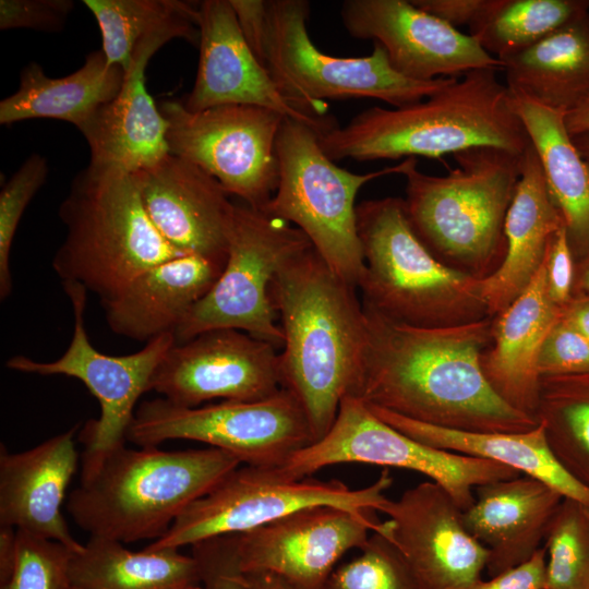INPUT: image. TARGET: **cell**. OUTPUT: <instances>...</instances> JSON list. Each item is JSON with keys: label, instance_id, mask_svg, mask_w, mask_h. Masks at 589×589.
<instances>
[{"label": "cell", "instance_id": "1", "mask_svg": "<svg viewBox=\"0 0 589 589\" xmlns=\"http://www.w3.org/2000/svg\"><path fill=\"white\" fill-rule=\"evenodd\" d=\"M362 305L368 342L354 397L452 430L518 433L538 425L536 419L506 404L482 372L480 359L492 341L493 317L423 328Z\"/></svg>", "mask_w": 589, "mask_h": 589}, {"label": "cell", "instance_id": "2", "mask_svg": "<svg viewBox=\"0 0 589 589\" xmlns=\"http://www.w3.org/2000/svg\"><path fill=\"white\" fill-rule=\"evenodd\" d=\"M356 290L313 245L287 261L269 287L284 335L281 387L302 406L313 443L330 430L341 400L360 386L368 325Z\"/></svg>", "mask_w": 589, "mask_h": 589}, {"label": "cell", "instance_id": "3", "mask_svg": "<svg viewBox=\"0 0 589 589\" xmlns=\"http://www.w3.org/2000/svg\"><path fill=\"white\" fill-rule=\"evenodd\" d=\"M497 70L469 71L412 105L371 107L318 135L320 145L334 161L438 158L474 147L522 155L531 142Z\"/></svg>", "mask_w": 589, "mask_h": 589}, {"label": "cell", "instance_id": "4", "mask_svg": "<svg viewBox=\"0 0 589 589\" xmlns=\"http://www.w3.org/2000/svg\"><path fill=\"white\" fill-rule=\"evenodd\" d=\"M240 465L236 457L215 447L163 450L124 445L80 482L70 493L67 508L91 537L122 543L155 541L189 505Z\"/></svg>", "mask_w": 589, "mask_h": 589}, {"label": "cell", "instance_id": "5", "mask_svg": "<svg viewBox=\"0 0 589 589\" xmlns=\"http://www.w3.org/2000/svg\"><path fill=\"white\" fill-rule=\"evenodd\" d=\"M453 156L457 167L445 176L425 175L411 159L401 173L405 208L414 232L441 263L482 280L505 256V220L521 155L474 147Z\"/></svg>", "mask_w": 589, "mask_h": 589}, {"label": "cell", "instance_id": "6", "mask_svg": "<svg viewBox=\"0 0 589 589\" xmlns=\"http://www.w3.org/2000/svg\"><path fill=\"white\" fill-rule=\"evenodd\" d=\"M58 215L65 237L52 259L62 284L104 302L146 269L183 255L151 221L133 173L89 163L73 178Z\"/></svg>", "mask_w": 589, "mask_h": 589}, {"label": "cell", "instance_id": "7", "mask_svg": "<svg viewBox=\"0 0 589 589\" xmlns=\"http://www.w3.org/2000/svg\"><path fill=\"white\" fill-rule=\"evenodd\" d=\"M364 256L362 303L407 325L436 328L491 317L481 280L441 263L414 232L404 199L357 205Z\"/></svg>", "mask_w": 589, "mask_h": 589}, {"label": "cell", "instance_id": "8", "mask_svg": "<svg viewBox=\"0 0 589 589\" xmlns=\"http://www.w3.org/2000/svg\"><path fill=\"white\" fill-rule=\"evenodd\" d=\"M278 183L261 211L300 229L330 269L354 288L365 264L357 226L356 196L365 183L402 173L411 159L358 175L340 168L311 127L285 118L277 136Z\"/></svg>", "mask_w": 589, "mask_h": 589}, {"label": "cell", "instance_id": "9", "mask_svg": "<svg viewBox=\"0 0 589 589\" xmlns=\"http://www.w3.org/2000/svg\"><path fill=\"white\" fill-rule=\"evenodd\" d=\"M310 3L267 0L263 63L281 89L308 111L330 117L326 100L375 98L405 107L437 93L456 77L418 81L395 70L377 43L366 57H335L309 36Z\"/></svg>", "mask_w": 589, "mask_h": 589}, {"label": "cell", "instance_id": "10", "mask_svg": "<svg viewBox=\"0 0 589 589\" xmlns=\"http://www.w3.org/2000/svg\"><path fill=\"white\" fill-rule=\"evenodd\" d=\"M392 484L387 470L369 486L352 490L338 480L292 478L279 467L239 466L189 505L166 534L145 549H180L211 538L244 533L315 506L373 514L387 498L385 492Z\"/></svg>", "mask_w": 589, "mask_h": 589}, {"label": "cell", "instance_id": "11", "mask_svg": "<svg viewBox=\"0 0 589 589\" xmlns=\"http://www.w3.org/2000/svg\"><path fill=\"white\" fill-rule=\"evenodd\" d=\"M170 440L201 442L221 449L240 464L280 467L313 444L306 414L286 388L254 401L223 400L203 407L176 406L164 398L142 402L127 432L140 447Z\"/></svg>", "mask_w": 589, "mask_h": 589}, {"label": "cell", "instance_id": "12", "mask_svg": "<svg viewBox=\"0 0 589 589\" xmlns=\"http://www.w3.org/2000/svg\"><path fill=\"white\" fill-rule=\"evenodd\" d=\"M310 247L308 237L288 221L236 205L221 274L176 330V342L212 329L233 328L283 347L269 287L280 267Z\"/></svg>", "mask_w": 589, "mask_h": 589}, {"label": "cell", "instance_id": "13", "mask_svg": "<svg viewBox=\"0 0 589 589\" xmlns=\"http://www.w3.org/2000/svg\"><path fill=\"white\" fill-rule=\"evenodd\" d=\"M346 462L422 473L444 488L462 512L473 504L477 486L521 476L498 462L423 444L381 420L354 396L341 400L325 436L294 453L279 469L292 478H305L324 467Z\"/></svg>", "mask_w": 589, "mask_h": 589}, {"label": "cell", "instance_id": "14", "mask_svg": "<svg viewBox=\"0 0 589 589\" xmlns=\"http://www.w3.org/2000/svg\"><path fill=\"white\" fill-rule=\"evenodd\" d=\"M72 304L74 329L67 350L57 360L37 361L24 354L5 362L12 371L38 375H64L80 380L97 399L98 419L91 420L82 433L81 481L88 479L104 459L124 446L139 398L149 390L151 381L169 349L173 334H165L136 352L110 356L89 341L85 327L87 290L77 284H62Z\"/></svg>", "mask_w": 589, "mask_h": 589}, {"label": "cell", "instance_id": "15", "mask_svg": "<svg viewBox=\"0 0 589 589\" xmlns=\"http://www.w3.org/2000/svg\"><path fill=\"white\" fill-rule=\"evenodd\" d=\"M169 152L215 178L228 194L263 209L278 183L276 142L284 117L254 106L226 105L191 111L164 100Z\"/></svg>", "mask_w": 589, "mask_h": 589}, {"label": "cell", "instance_id": "16", "mask_svg": "<svg viewBox=\"0 0 589 589\" xmlns=\"http://www.w3.org/2000/svg\"><path fill=\"white\" fill-rule=\"evenodd\" d=\"M275 349L242 330H207L169 349L149 390L189 408L212 399L261 400L281 388Z\"/></svg>", "mask_w": 589, "mask_h": 589}, {"label": "cell", "instance_id": "17", "mask_svg": "<svg viewBox=\"0 0 589 589\" xmlns=\"http://www.w3.org/2000/svg\"><path fill=\"white\" fill-rule=\"evenodd\" d=\"M380 520L373 514L334 506L297 510L271 524L236 534L243 574L267 573L292 589H321L337 561L361 549Z\"/></svg>", "mask_w": 589, "mask_h": 589}, {"label": "cell", "instance_id": "18", "mask_svg": "<svg viewBox=\"0 0 589 589\" xmlns=\"http://www.w3.org/2000/svg\"><path fill=\"white\" fill-rule=\"evenodd\" d=\"M388 516L377 529L398 549L422 589H454L481 578L489 551L466 529L462 510L433 481L386 498L377 508Z\"/></svg>", "mask_w": 589, "mask_h": 589}, {"label": "cell", "instance_id": "19", "mask_svg": "<svg viewBox=\"0 0 589 589\" xmlns=\"http://www.w3.org/2000/svg\"><path fill=\"white\" fill-rule=\"evenodd\" d=\"M199 64L191 92L181 99L191 111L245 105L275 111L314 129L318 135L337 127L290 98L253 53L229 0L197 2Z\"/></svg>", "mask_w": 589, "mask_h": 589}, {"label": "cell", "instance_id": "20", "mask_svg": "<svg viewBox=\"0 0 589 589\" xmlns=\"http://www.w3.org/2000/svg\"><path fill=\"white\" fill-rule=\"evenodd\" d=\"M340 17L357 39L373 40L402 75L431 81L483 68L502 69L471 36L406 0H346Z\"/></svg>", "mask_w": 589, "mask_h": 589}, {"label": "cell", "instance_id": "21", "mask_svg": "<svg viewBox=\"0 0 589 589\" xmlns=\"http://www.w3.org/2000/svg\"><path fill=\"white\" fill-rule=\"evenodd\" d=\"M196 9L197 3L193 12L153 31L136 45L118 95L80 130L89 147V163L134 173L170 153L168 123L146 88L145 71L151 58L172 39L199 45Z\"/></svg>", "mask_w": 589, "mask_h": 589}, {"label": "cell", "instance_id": "22", "mask_svg": "<svg viewBox=\"0 0 589 589\" xmlns=\"http://www.w3.org/2000/svg\"><path fill=\"white\" fill-rule=\"evenodd\" d=\"M133 177L151 221L167 242L181 253L226 262L236 205L215 178L170 153Z\"/></svg>", "mask_w": 589, "mask_h": 589}, {"label": "cell", "instance_id": "23", "mask_svg": "<svg viewBox=\"0 0 589 589\" xmlns=\"http://www.w3.org/2000/svg\"><path fill=\"white\" fill-rule=\"evenodd\" d=\"M77 425L23 452L0 447V526L58 541L74 552L83 549L61 512L77 470L74 436Z\"/></svg>", "mask_w": 589, "mask_h": 589}, {"label": "cell", "instance_id": "24", "mask_svg": "<svg viewBox=\"0 0 589 589\" xmlns=\"http://www.w3.org/2000/svg\"><path fill=\"white\" fill-rule=\"evenodd\" d=\"M473 504L462 512L467 531L489 551L490 577L529 560L544 540L564 496L522 474L474 489Z\"/></svg>", "mask_w": 589, "mask_h": 589}, {"label": "cell", "instance_id": "25", "mask_svg": "<svg viewBox=\"0 0 589 589\" xmlns=\"http://www.w3.org/2000/svg\"><path fill=\"white\" fill-rule=\"evenodd\" d=\"M224 265L202 255L183 254L146 269L101 302L109 328L146 342L165 334L175 335L212 289Z\"/></svg>", "mask_w": 589, "mask_h": 589}, {"label": "cell", "instance_id": "26", "mask_svg": "<svg viewBox=\"0 0 589 589\" xmlns=\"http://www.w3.org/2000/svg\"><path fill=\"white\" fill-rule=\"evenodd\" d=\"M561 314L562 310L548 294L543 261L528 287L493 317L492 341L480 359L493 390L510 407L533 419L541 380L540 349Z\"/></svg>", "mask_w": 589, "mask_h": 589}, {"label": "cell", "instance_id": "27", "mask_svg": "<svg viewBox=\"0 0 589 589\" xmlns=\"http://www.w3.org/2000/svg\"><path fill=\"white\" fill-rule=\"evenodd\" d=\"M564 226L532 144L521 155V170L505 220V256L481 280L491 317L504 311L540 269L553 235Z\"/></svg>", "mask_w": 589, "mask_h": 589}, {"label": "cell", "instance_id": "28", "mask_svg": "<svg viewBox=\"0 0 589 589\" xmlns=\"http://www.w3.org/2000/svg\"><path fill=\"white\" fill-rule=\"evenodd\" d=\"M124 70L109 64L101 49L89 52L84 63L62 77L48 76L37 62L26 64L15 93L0 101V123L55 119L81 130L118 95Z\"/></svg>", "mask_w": 589, "mask_h": 589}, {"label": "cell", "instance_id": "29", "mask_svg": "<svg viewBox=\"0 0 589 589\" xmlns=\"http://www.w3.org/2000/svg\"><path fill=\"white\" fill-rule=\"evenodd\" d=\"M368 406L381 420L423 444L505 465L521 474L543 481L564 497L589 507V489L560 465L548 446L540 423L532 430L518 433L469 432L419 422L383 408Z\"/></svg>", "mask_w": 589, "mask_h": 589}, {"label": "cell", "instance_id": "30", "mask_svg": "<svg viewBox=\"0 0 589 589\" xmlns=\"http://www.w3.org/2000/svg\"><path fill=\"white\" fill-rule=\"evenodd\" d=\"M542 167L549 194L558 209L575 262L589 255V164L565 125V113L512 93Z\"/></svg>", "mask_w": 589, "mask_h": 589}, {"label": "cell", "instance_id": "31", "mask_svg": "<svg viewBox=\"0 0 589 589\" xmlns=\"http://www.w3.org/2000/svg\"><path fill=\"white\" fill-rule=\"evenodd\" d=\"M500 61L512 93L568 113L589 98V13Z\"/></svg>", "mask_w": 589, "mask_h": 589}, {"label": "cell", "instance_id": "32", "mask_svg": "<svg viewBox=\"0 0 589 589\" xmlns=\"http://www.w3.org/2000/svg\"><path fill=\"white\" fill-rule=\"evenodd\" d=\"M69 581L82 589H187L201 585L193 556L179 549L131 551L122 542L91 537L74 552Z\"/></svg>", "mask_w": 589, "mask_h": 589}, {"label": "cell", "instance_id": "33", "mask_svg": "<svg viewBox=\"0 0 589 589\" xmlns=\"http://www.w3.org/2000/svg\"><path fill=\"white\" fill-rule=\"evenodd\" d=\"M534 418L560 465L589 489V373L541 377Z\"/></svg>", "mask_w": 589, "mask_h": 589}, {"label": "cell", "instance_id": "34", "mask_svg": "<svg viewBox=\"0 0 589 589\" xmlns=\"http://www.w3.org/2000/svg\"><path fill=\"white\" fill-rule=\"evenodd\" d=\"M587 13L589 0H490L469 28L486 52L502 60Z\"/></svg>", "mask_w": 589, "mask_h": 589}, {"label": "cell", "instance_id": "35", "mask_svg": "<svg viewBox=\"0 0 589 589\" xmlns=\"http://www.w3.org/2000/svg\"><path fill=\"white\" fill-rule=\"evenodd\" d=\"M83 3L98 24L100 49L108 63L121 67L124 72L141 39L196 8V2L180 0H84Z\"/></svg>", "mask_w": 589, "mask_h": 589}, {"label": "cell", "instance_id": "36", "mask_svg": "<svg viewBox=\"0 0 589 589\" xmlns=\"http://www.w3.org/2000/svg\"><path fill=\"white\" fill-rule=\"evenodd\" d=\"M544 540L545 589H589V507L564 497Z\"/></svg>", "mask_w": 589, "mask_h": 589}, {"label": "cell", "instance_id": "37", "mask_svg": "<svg viewBox=\"0 0 589 589\" xmlns=\"http://www.w3.org/2000/svg\"><path fill=\"white\" fill-rule=\"evenodd\" d=\"M321 589H422L396 545L373 531L361 554L329 575Z\"/></svg>", "mask_w": 589, "mask_h": 589}, {"label": "cell", "instance_id": "38", "mask_svg": "<svg viewBox=\"0 0 589 589\" xmlns=\"http://www.w3.org/2000/svg\"><path fill=\"white\" fill-rule=\"evenodd\" d=\"M49 166L38 153L31 154L0 192V298L7 299L13 289L10 253L20 220L36 193L47 180Z\"/></svg>", "mask_w": 589, "mask_h": 589}, {"label": "cell", "instance_id": "39", "mask_svg": "<svg viewBox=\"0 0 589 589\" xmlns=\"http://www.w3.org/2000/svg\"><path fill=\"white\" fill-rule=\"evenodd\" d=\"M538 371L541 377L589 373V342L562 314L541 346Z\"/></svg>", "mask_w": 589, "mask_h": 589}, {"label": "cell", "instance_id": "40", "mask_svg": "<svg viewBox=\"0 0 589 589\" xmlns=\"http://www.w3.org/2000/svg\"><path fill=\"white\" fill-rule=\"evenodd\" d=\"M203 589H248L239 567L236 536L211 538L192 545Z\"/></svg>", "mask_w": 589, "mask_h": 589}, {"label": "cell", "instance_id": "41", "mask_svg": "<svg viewBox=\"0 0 589 589\" xmlns=\"http://www.w3.org/2000/svg\"><path fill=\"white\" fill-rule=\"evenodd\" d=\"M73 9L72 0H1L0 29L57 33L64 28Z\"/></svg>", "mask_w": 589, "mask_h": 589}, {"label": "cell", "instance_id": "42", "mask_svg": "<svg viewBox=\"0 0 589 589\" xmlns=\"http://www.w3.org/2000/svg\"><path fill=\"white\" fill-rule=\"evenodd\" d=\"M545 283L550 300L563 310L574 296L576 262L565 227L552 237L544 257Z\"/></svg>", "mask_w": 589, "mask_h": 589}, {"label": "cell", "instance_id": "43", "mask_svg": "<svg viewBox=\"0 0 589 589\" xmlns=\"http://www.w3.org/2000/svg\"><path fill=\"white\" fill-rule=\"evenodd\" d=\"M546 548L541 546L529 560L492 576L454 589H545Z\"/></svg>", "mask_w": 589, "mask_h": 589}, {"label": "cell", "instance_id": "44", "mask_svg": "<svg viewBox=\"0 0 589 589\" xmlns=\"http://www.w3.org/2000/svg\"><path fill=\"white\" fill-rule=\"evenodd\" d=\"M236 13L238 25L249 47L263 63L266 33V0H229ZM265 67V65H264Z\"/></svg>", "mask_w": 589, "mask_h": 589}, {"label": "cell", "instance_id": "45", "mask_svg": "<svg viewBox=\"0 0 589 589\" xmlns=\"http://www.w3.org/2000/svg\"><path fill=\"white\" fill-rule=\"evenodd\" d=\"M411 2L455 28L460 25L470 27L490 4V0H411Z\"/></svg>", "mask_w": 589, "mask_h": 589}, {"label": "cell", "instance_id": "46", "mask_svg": "<svg viewBox=\"0 0 589 589\" xmlns=\"http://www.w3.org/2000/svg\"><path fill=\"white\" fill-rule=\"evenodd\" d=\"M562 317L589 342V294L574 293L562 310Z\"/></svg>", "mask_w": 589, "mask_h": 589}, {"label": "cell", "instance_id": "47", "mask_svg": "<svg viewBox=\"0 0 589 589\" xmlns=\"http://www.w3.org/2000/svg\"><path fill=\"white\" fill-rule=\"evenodd\" d=\"M16 529L1 526L0 529V586L4 585L14 567Z\"/></svg>", "mask_w": 589, "mask_h": 589}, {"label": "cell", "instance_id": "48", "mask_svg": "<svg viewBox=\"0 0 589 589\" xmlns=\"http://www.w3.org/2000/svg\"><path fill=\"white\" fill-rule=\"evenodd\" d=\"M570 136L589 131V98L564 117Z\"/></svg>", "mask_w": 589, "mask_h": 589}, {"label": "cell", "instance_id": "49", "mask_svg": "<svg viewBox=\"0 0 589 589\" xmlns=\"http://www.w3.org/2000/svg\"><path fill=\"white\" fill-rule=\"evenodd\" d=\"M248 589H292L279 577L267 574H243Z\"/></svg>", "mask_w": 589, "mask_h": 589}, {"label": "cell", "instance_id": "50", "mask_svg": "<svg viewBox=\"0 0 589 589\" xmlns=\"http://www.w3.org/2000/svg\"><path fill=\"white\" fill-rule=\"evenodd\" d=\"M574 293L589 294V255L576 263Z\"/></svg>", "mask_w": 589, "mask_h": 589}, {"label": "cell", "instance_id": "51", "mask_svg": "<svg viewBox=\"0 0 589 589\" xmlns=\"http://www.w3.org/2000/svg\"><path fill=\"white\" fill-rule=\"evenodd\" d=\"M581 157L589 164V131L572 136Z\"/></svg>", "mask_w": 589, "mask_h": 589}, {"label": "cell", "instance_id": "52", "mask_svg": "<svg viewBox=\"0 0 589 589\" xmlns=\"http://www.w3.org/2000/svg\"><path fill=\"white\" fill-rule=\"evenodd\" d=\"M63 589H82V588H79V587H76V586H74V585L69 584V585L65 586Z\"/></svg>", "mask_w": 589, "mask_h": 589}, {"label": "cell", "instance_id": "53", "mask_svg": "<svg viewBox=\"0 0 589 589\" xmlns=\"http://www.w3.org/2000/svg\"><path fill=\"white\" fill-rule=\"evenodd\" d=\"M187 589H203V587L200 586V585H195V586L189 587Z\"/></svg>", "mask_w": 589, "mask_h": 589}]
</instances>
